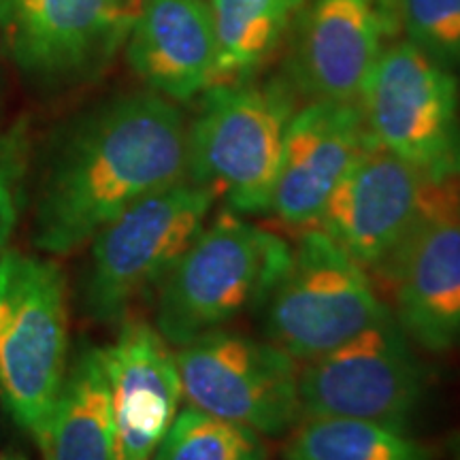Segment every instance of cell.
<instances>
[{
  "instance_id": "cb8c5ba5",
  "label": "cell",
  "mask_w": 460,
  "mask_h": 460,
  "mask_svg": "<svg viewBox=\"0 0 460 460\" xmlns=\"http://www.w3.org/2000/svg\"><path fill=\"white\" fill-rule=\"evenodd\" d=\"M0 460H28L24 456H13V454H7V456H0Z\"/></svg>"
},
{
  "instance_id": "ba28073f",
  "label": "cell",
  "mask_w": 460,
  "mask_h": 460,
  "mask_svg": "<svg viewBox=\"0 0 460 460\" xmlns=\"http://www.w3.org/2000/svg\"><path fill=\"white\" fill-rule=\"evenodd\" d=\"M188 405L261 435L298 422V367L279 345L233 331H209L175 352Z\"/></svg>"
},
{
  "instance_id": "8992f818",
  "label": "cell",
  "mask_w": 460,
  "mask_h": 460,
  "mask_svg": "<svg viewBox=\"0 0 460 460\" xmlns=\"http://www.w3.org/2000/svg\"><path fill=\"white\" fill-rule=\"evenodd\" d=\"M264 312L271 343L305 362L390 314L365 269L320 228L301 234Z\"/></svg>"
},
{
  "instance_id": "7402d4cb",
  "label": "cell",
  "mask_w": 460,
  "mask_h": 460,
  "mask_svg": "<svg viewBox=\"0 0 460 460\" xmlns=\"http://www.w3.org/2000/svg\"><path fill=\"white\" fill-rule=\"evenodd\" d=\"M26 166V135L15 126L0 137V256L7 252L20 214V186Z\"/></svg>"
},
{
  "instance_id": "7c38bea8",
  "label": "cell",
  "mask_w": 460,
  "mask_h": 460,
  "mask_svg": "<svg viewBox=\"0 0 460 460\" xmlns=\"http://www.w3.org/2000/svg\"><path fill=\"white\" fill-rule=\"evenodd\" d=\"M371 143L358 102L312 101L296 109L269 211L290 226L315 224L332 190Z\"/></svg>"
},
{
  "instance_id": "603a6c76",
  "label": "cell",
  "mask_w": 460,
  "mask_h": 460,
  "mask_svg": "<svg viewBox=\"0 0 460 460\" xmlns=\"http://www.w3.org/2000/svg\"><path fill=\"white\" fill-rule=\"evenodd\" d=\"M379 15H382L384 22V31H386L388 37L399 31V4L401 0H376Z\"/></svg>"
},
{
  "instance_id": "5bb4252c",
  "label": "cell",
  "mask_w": 460,
  "mask_h": 460,
  "mask_svg": "<svg viewBox=\"0 0 460 460\" xmlns=\"http://www.w3.org/2000/svg\"><path fill=\"white\" fill-rule=\"evenodd\" d=\"M139 0H0V34L22 66L58 75L122 43Z\"/></svg>"
},
{
  "instance_id": "52a82bcc",
  "label": "cell",
  "mask_w": 460,
  "mask_h": 460,
  "mask_svg": "<svg viewBox=\"0 0 460 460\" xmlns=\"http://www.w3.org/2000/svg\"><path fill=\"white\" fill-rule=\"evenodd\" d=\"M358 105L379 147L430 180L460 177V88L450 68L396 43L382 51Z\"/></svg>"
},
{
  "instance_id": "30bf717a",
  "label": "cell",
  "mask_w": 460,
  "mask_h": 460,
  "mask_svg": "<svg viewBox=\"0 0 460 460\" xmlns=\"http://www.w3.org/2000/svg\"><path fill=\"white\" fill-rule=\"evenodd\" d=\"M401 329L430 352L460 339V177L430 180L422 209L394 256L377 271Z\"/></svg>"
},
{
  "instance_id": "277c9868",
  "label": "cell",
  "mask_w": 460,
  "mask_h": 460,
  "mask_svg": "<svg viewBox=\"0 0 460 460\" xmlns=\"http://www.w3.org/2000/svg\"><path fill=\"white\" fill-rule=\"evenodd\" d=\"M66 288L51 261L7 250L0 256V393L34 439L43 433L66 377Z\"/></svg>"
},
{
  "instance_id": "9c48e42d",
  "label": "cell",
  "mask_w": 460,
  "mask_h": 460,
  "mask_svg": "<svg viewBox=\"0 0 460 460\" xmlns=\"http://www.w3.org/2000/svg\"><path fill=\"white\" fill-rule=\"evenodd\" d=\"M305 418H356L399 429L422 399V373L393 314L305 362L298 371Z\"/></svg>"
},
{
  "instance_id": "7a4b0ae2",
  "label": "cell",
  "mask_w": 460,
  "mask_h": 460,
  "mask_svg": "<svg viewBox=\"0 0 460 460\" xmlns=\"http://www.w3.org/2000/svg\"><path fill=\"white\" fill-rule=\"evenodd\" d=\"M290 254L292 247L279 234L226 207L205 224L158 286L160 335L181 348L261 307L286 271Z\"/></svg>"
},
{
  "instance_id": "2e32d148",
  "label": "cell",
  "mask_w": 460,
  "mask_h": 460,
  "mask_svg": "<svg viewBox=\"0 0 460 460\" xmlns=\"http://www.w3.org/2000/svg\"><path fill=\"white\" fill-rule=\"evenodd\" d=\"M126 56L169 101H190L216 84L217 39L207 0H139Z\"/></svg>"
},
{
  "instance_id": "4fadbf2b",
  "label": "cell",
  "mask_w": 460,
  "mask_h": 460,
  "mask_svg": "<svg viewBox=\"0 0 460 460\" xmlns=\"http://www.w3.org/2000/svg\"><path fill=\"white\" fill-rule=\"evenodd\" d=\"M115 460H152L183 399L177 356L156 326L128 320L102 349Z\"/></svg>"
},
{
  "instance_id": "6da1fadb",
  "label": "cell",
  "mask_w": 460,
  "mask_h": 460,
  "mask_svg": "<svg viewBox=\"0 0 460 460\" xmlns=\"http://www.w3.org/2000/svg\"><path fill=\"white\" fill-rule=\"evenodd\" d=\"M188 180V126L156 92L115 99L79 124L39 194L32 243L65 256L132 203Z\"/></svg>"
},
{
  "instance_id": "8fae6325",
  "label": "cell",
  "mask_w": 460,
  "mask_h": 460,
  "mask_svg": "<svg viewBox=\"0 0 460 460\" xmlns=\"http://www.w3.org/2000/svg\"><path fill=\"white\" fill-rule=\"evenodd\" d=\"M430 177L376 141L345 172L318 217V228L362 269L379 271L416 224Z\"/></svg>"
},
{
  "instance_id": "d6986e66",
  "label": "cell",
  "mask_w": 460,
  "mask_h": 460,
  "mask_svg": "<svg viewBox=\"0 0 460 460\" xmlns=\"http://www.w3.org/2000/svg\"><path fill=\"white\" fill-rule=\"evenodd\" d=\"M286 460H427L402 430L356 418H305L288 439Z\"/></svg>"
},
{
  "instance_id": "ffe728a7",
  "label": "cell",
  "mask_w": 460,
  "mask_h": 460,
  "mask_svg": "<svg viewBox=\"0 0 460 460\" xmlns=\"http://www.w3.org/2000/svg\"><path fill=\"white\" fill-rule=\"evenodd\" d=\"M152 460H269L261 433L186 405Z\"/></svg>"
},
{
  "instance_id": "44dd1931",
  "label": "cell",
  "mask_w": 460,
  "mask_h": 460,
  "mask_svg": "<svg viewBox=\"0 0 460 460\" xmlns=\"http://www.w3.org/2000/svg\"><path fill=\"white\" fill-rule=\"evenodd\" d=\"M399 26L418 49L460 71V0H401Z\"/></svg>"
},
{
  "instance_id": "3957f363",
  "label": "cell",
  "mask_w": 460,
  "mask_h": 460,
  "mask_svg": "<svg viewBox=\"0 0 460 460\" xmlns=\"http://www.w3.org/2000/svg\"><path fill=\"white\" fill-rule=\"evenodd\" d=\"M295 113V88L281 79L207 88L188 128V180L226 199L237 214H267Z\"/></svg>"
},
{
  "instance_id": "9a60e30c",
  "label": "cell",
  "mask_w": 460,
  "mask_h": 460,
  "mask_svg": "<svg viewBox=\"0 0 460 460\" xmlns=\"http://www.w3.org/2000/svg\"><path fill=\"white\" fill-rule=\"evenodd\" d=\"M384 34L376 0H312L292 58L296 90L312 101L358 102Z\"/></svg>"
},
{
  "instance_id": "e0dca14e",
  "label": "cell",
  "mask_w": 460,
  "mask_h": 460,
  "mask_svg": "<svg viewBox=\"0 0 460 460\" xmlns=\"http://www.w3.org/2000/svg\"><path fill=\"white\" fill-rule=\"evenodd\" d=\"M37 441L45 460H115L102 349L84 348L68 367L54 411Z\"/></svg>"
},
{
  "instance_id": "ac0fdd59",
  "label": "cell",
  "mask_w": 460,
  "mask_h": 460,
  "mask_svg": "<svg viewBox=\"0 0 460 460\" xmlns=\"http://www.w3.org/2000/svg\"><path fill=\"white\" fill-rule=\"evenodd\" d=\"M214 17L217 39L216 84L250 79L261 68L295 17L305 0H207Z\"/></svg>"
},
{
  "instance_id": "5b68a950",
  "label": "cell",
  "mask_w": 460,
  "mask_h": 460,
  "mask_svg": "<svg viewBox=\"0 0 460 460\" xmlns=\"http://www.w3.org/2000/svg\"><path fill=\"white\" fill-rule=\"evenodd\" d=\"M209 188L183 180L147 194L96 233L85 307L101 322L122 320L143 292L160 286L214 209Z\"/></svg>"
}]
</instances>
